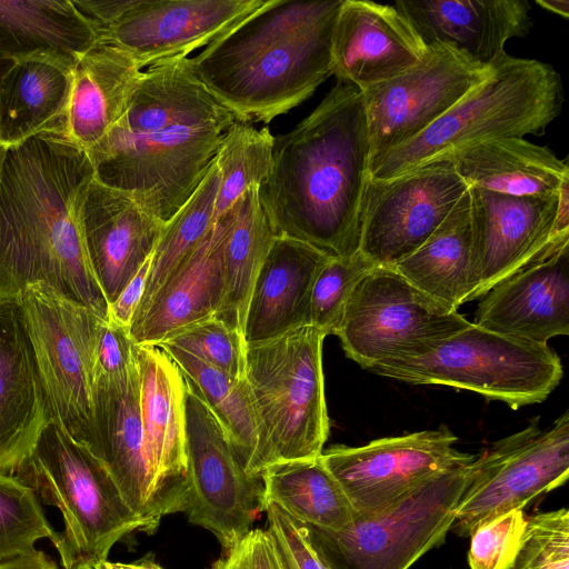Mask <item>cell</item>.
Returning <instances> with one entry per match:
<instances>
[{"label":"cell","mask_w":569,"mask_h":569,"mask_svg":"<svg viewBox=\"0 0 569 569\" xmlns=\"http://www.w3.org/2000/svg\"><path fill=\"white\" fill-rule=\"evenodd\" d=\"M93 569H130V568L128 567V563L112 562V561L106 560V561L97 565Z\"/></svg>","instance_id":"53"},{"label":"cell","mask_w":569,"mask_h":569,"mask_svg":"<svg viewBox=\"0 0 569 569\" xmlns=\"http://www.w3.org/2000/svg\"><path fill=\"white\" fill-rule=\"evenodd\" d=\"M87 153L64 133H42L7 150L0 173V305L44 283L108 322V302L78 218L93 178Z\"/></svg>","instance_id":"2"},{"label":"cell","mask_w":569,"mask_h":569,"mask_svg":"<svg viewBox=\"0 0 569 569\" xmlns=\"http://www.w3.org/2000/svg\"><path fill=\"white\" fill-rule=\"evenodd\" d=\"M138 0H72L74 7L98 29L99 36L121 16L132 8Z\"/></svg>","instance_id":"47"},{"label":"cell","mask_w":569,"mask_h":569,"mask_svg":"<svg viewBox=\"0 0 569 569\" xmlns=\"http://www.w3.org/2000/svg\"><path fill=\"white\" fill-rule=\"evenodd\" d=\"M527 518L513 509L480 523L470 535V569H510L519 551Z\"/></svg>","instance_id":"42"},{"label":"cell","mask_w":569,"mask_h":569,"mask_svg":"<svg viewBox=\"0 0 569 569\" xmlns=\"http://www.w3.org/2000/svg\"><path fill=\"white\" fill-rule=\"evenodd\" d=\"M224 242V295L217 315L243 336L244 316L256 277L277 237L259 197V186L236 200Z\"/></svg>","instance_id":"35"},{"label":"cell","mask_w":569,"mask_h":569,"mask_svg":"<svg viewBox=\"0 0 569 569\" xmlns=\"http://www.w3.org/2000/svg\"><path fill=\"white\" fill-rule=\"evenodd\" d=\"M486 330L547 343L569 335V243L493 284L472 322Z\"/></svg>","instance_id":"21"},{"label":"cell","mask_w":569,"mask_h":569,"mask_svg":"<svg viewBox=\"0 0 569 569\" xmlns=\"http://www.w3.org/2000/svg\"><path fill=\"white\" fill-rule=\"evenodd\" d=\"M80 58L39 52L16 60L1 91L0 143L10 148L42 133L67 134L73 71Z\"/></svg>","instance_id":"28"},{"label":"cell","mask_w":569,"mask_h":569,"mask_svg":"<svg viewBox=\"0 0 569 569\" xmlns=\"http://www.w3.org/2000/svg\"><path fill=\"white\" fill-rule=\"evenodd\" d=\"M369 371L410 385H442L475 391L511 409L541 403L563 376L547 343L502 336L471 325L427 353L379 362Z\"/></svg>","instance_id":"8"},{"label":"cell","mask_w":569,"mask_h":569,"mask_svg":"<svg viewBox=\"0 0 569 569\" xmlns=\"http://www.w3.org/2000/svg\"><path fill=\"white\" fill-rule=\"evenodd\" d=\"M342 0H267L188 63L236 121L269 123L332 74V34Z\"/></svg>","instance_id":"4"},{"label":"cell","mask_w":569,"mask_h":569,"mask_svg":"<svg viewBox=\"0 0 569 569\" xmlns=\"http://www.w3.org/2000/svg\"><path fill=\"white\" fill-rule=\"evenodd\" d=\"M491 73L456 47L427 44L423 58L403 73L361 91L370 161L408 142L455 106Z\"/></svg>","instance_id":"15"},{"label":"cell","mask_w":569,"mask_h":569,"mask_svg":"<svg viewBox=\"0 0 569 569\" xmlns=\"http://www.w3.org/2000/svg\"><path fill=\"white\" fill-rule=\"evenodd\" d=\"M273 140L268 127L258 130L234 121L228 129L216 157L220 183L213 224L247 188L263 183L271 166Z\"/></svg>","instance_id":"37"},{"label":"cell","mask_w":569,"mask_h":569,"mask_svg":"<svg viewBox=\"0 0 569 569\" xmlns=\"http://www.w3.org/2000/svg\"><path fill=\"white\" fill-rule=\"evenodd\" d=\"M510 569H569V510L538 512L526 529Z\"/></svg>","instance_id":"41"},{"label":"cell","mask_w":569,"mask_h":569,"mask_svg":"<svg viewBox=\"0 0 569 569\" xmlns=\"http://www.w3.org/2000/svg\"><path fill=\"white\" fill-rule=\"evenodd\" d=\"M412 286L455 309L475 300L470 191L413 253L393 267Z\"/></svg>","instance_id":"31"},{"label":"cell","mask_w":569,"mask_h":569,"mask_svg":"<svg viewBox=\"0 0 569 569\" xmlns=\"http://www.w3.org/2000/svg\"><path fill=\"white\" fill-rule=\"evenodd\" d=\"M0 569H58L57 562L41 550L0 560Z\"/></svg>","instance_id":"48"},{"label":"cell","mask_w":569,"mask_h":569,"mask_svg":"<svg viewBox=\"0 0 569 569\" xmlns=\"http://www.w3.org/2000/svg\"><path fill=\"white\" fill-rule=\"evenodd\" d=\"M469 188L517 197H556L569 167L553 151L525 138H501L469 147L451 159Z\"/></svg>","instance_id":"30"},{"label":"cell","mask_w":569,"mask_h":569,"mask_svg":"<svg viewBox=\"0 0 569 569\" xmlns=\"http://www.w3.org/2000/svg\"><path fill=\"white\" fill-rule=\"evenodd\" d=\"M144 447L169 515L184 512L186 379L159 346L134 343Z\"/></svg>","instance_id":"22"},{"label":"cell","mask_w":569,"mask_h":569,"mask_svg":"<svg viewBox=\"0 0 569 569\" xmlns=\"http://www.w3.org/2000/svg\"><path fill=\"white\" fill-rule=\"evenodd\" d=\"M50 422L19 307L0 305V473L18 476Z\"/></svg>","instance_id":"25"},{"label":"cell","mask_w":569,"mask_h":569,"mask_svg":"<svg viewBox=\"0 0 569 569\" xmlns=\"http://www.w3.org/2000/svg\"><path fill=\"white\" fill-rule=\"evenodd\" d=\"M427 44L393 4L342 0L332 34V74L363 90L423 58Z\"/></svg>","instance_id":"20"},{"label":"cell","mask_w":569,"mask_h":569,"mask_svg":"<svg viewBox=\"0 0 569 569\" xmlns=\"http://www.w3.org/2000/svg\"><path fill=\"white\" fill-rule=\"evenodd\" d=\"M210 569H284L276 542L267 529H251Z\"/></svg>","instance_id":"45"},{"label":"cell","mask_w":569,"mask_h":569,"mask_svg":"<svg viewBox=\"0 0 569 569\" xmlns=\"http://www.w3.org/2000/svg\"><path fill=\"white\" fill-rule=\"evenodd\" d=\"M230 208L160 287L129 329L137 345H159L177 331L217 317L224 295V242Z\"/></svg>","instance_id":"24"},{"label":"cell","mask_w":569,"mask_h":569,"mask_svg":"<svg viewBox=\"0 0 569 569\" xmlns=\"http://www.w3.org/2000/svg\"><path fill=\"white\" fill-rule=\"evenodd\" d=\"M62 517L52 543L63 569H93L146 521L129 506L102 462L51 421L17 476Z\"/></svg>","instance_id":"6"},{"label":"cell","mask_w":569,"mask_h":569,"mask_svg":"<svg viewBox=\"0 0 569 569\" xmlns=\"http://www.w3.org/2000/svg\"><path fill=\"white\" fill-rule=\"evenodd\" d=\"M236 121L187 57L142 71L126 112L87 156L94 178L168 222L190 199Z\"/></svg>","instance_id":"1"},{"label":"cell","mask_w":569,"mask_h":569,"mask_svg":"<svg viewBox=\"0 0 569 569\" xmlns=\"http://www.w3.org/2000/svg\"><path fill=\"white\" fill-rule=\"evenodd\" d=\"M14 62H16L14 59L0 57V113H1V91H2V84H3V81H4V78H6L7 73L13 67Z\"/></svg>","instance_id":"52"},{"label":"cell","mask_w":569,"mask_h":569,"mask_svg":"<svg viewBox=\"0 0 569 569\" xmlns=\"http://www.w3.org/2000/svg\"><path fill=\"white\" fill-rule=\"evenodd\" d=\"M552 233L555 237L569 236V178L562 182L557 196Z\"/></svg>","instance_id":"49"},{"label":"cell","mask_w":569,"mask_h":569,"mask_svg":"<svg viewBox=\"0 0 569 569\" xmlns=\"http://www.w3.org/2000/svg\"><path fill=\"white\" fill-rule=\"evenodd\" d=\"M569 477V411L540 429L539 417L520 431L496 441L481 453V465L465 491L451 526L470 537L482 522L523 509Z\"/></svg>","instance_id":"13"},{"label":"cell","mask_w":569,"mask_h":569,"mask_svg":"<svg viewBox=\"0 0 569 569\" xmlns=\"http://www.w3.org/2000/svg\"><path fill=\"white\" fill-rule=\"evenodd\" d=\"M158 346L174 360L184 379L211 410L246 472L261 476L260 422L246 378L234 379L173 346Z\"/></svg>","instance_id":"33"},{"label":"cell","mask_w":569,"mask_h":569,"mask_svg":"<svg viewBox=\"0 0 569 569\" xmlns=\"http://www.w3.org/2000/svg\"><path fill=\"white\" fill-rule=\"evenodd\" d=\"M219 183L220 172L214 160L190 199L166 222L152 252L143 295L133 319L146 309L160 287L197 248L213 226Z\"/></svg>","instance_id":"36"},{"label":"cell","mask_w":569,"mask_h":569,"mask_svg":"<svg viewBox=\"0 0 569 569\" xmlns=\"http://www.w3.org/2000/svg\"><path fill=\"white\" fill-rule=\"evenodd\" d=\"M376 267L360 251L350 257L329 258L312 286L310 326L326 337L336 336L351 293Z\"/></svg>","instance_id":"39"},{"label":"cell","mask_w":569,"mask_h":569,"mask_svg":"<svg viewBox=\"0 0 569 569\" xmlns=\"http://www.w3.org/2000/svg\"><path fill=\"white\" fill-rule=\"evenodd\" d=\"M329 258L305 242L274 238L248 301L243 325L246 345L310 326L312 286Z\"/></svg>","instance_id":"27"},{"label":"cell","mask_w":569,"mask_h":569,"mask_svg":"<svg viewBox=\"0 0 569 569\" xmlns=\"http://www.w3.org/2000/svg\"><path fill=\"white\" fill-rule=\"evenodd\" d=\"M134 342L129 330L102 321L92 353V382L118 383L127 381L136 369Z\"/></svg>","instance_id":"43"},{"label":"cell","mask_w":569,"mask_h":569,"mask_svg":"<svg viewBox=\"0 0 569 569\" xmlns=\"http://www.w3.org/2000/svg\"><path fill=\"white\" fill-rule=\"evenodd\" d=\"M480 465L481 455H477L432 477L389 509L357 516L343 529L303 523L310 542L328 569H409L443 543Z\"/></svg>","instance_id":"9"},{"label":"cell","mask_w":569,"mask_h":569,"mask_svg":"<svg viewBox=\"0 0 569 569\" xmlns=\"http://www.w3.org/2000/svg\"><path fill=\"white\" fill-rule=\"evenodd\" d=\"M130 569H163L154 558L152 552L146 553L142 558L128 563Z\"/></svg>","instance_id":"51"},{"label":"cell","mask_w":569,"mask_h":569,"mask_svg":"<svg viewBox=\"0 0 569 569\" xmlns=\"http://www.w3.org/2000/svg\"><path fill=\"white\" fill-rule=\"evenodd\" d=\"M261 479L264 506L273 503L305 525L340 530L358 516L320 456L271 465Z\"/></svg>","instance_id":"34"},{"label":"cell","mask_w":569,"mask_h":569,"mask_svg":"<svg viewBox=\"0 0 569 569\" xmlns=\"http://www.w3.org/2000/svg\"><path fill=\"white\" fill-rule=\"evenodd\" d=\"M468 190L451 160L388 180L369 178L359 251L377 267H393L426 242Z\"/></svg>","instance_id":"16"},{"label":"cell","mask_w":569,"mask_h":569,"mask_svg":"<svg viewBox=\"0 0 569 569\" xmlns=\"http://www.w3.org/2000/svg\"><path fill=\"white\" fill-rule=\"evenodd\" d=\"M490 64V76L423 132L372 159L370 179L388 180L486 141L543 132L561 111L560 74L506 51Z\"/></svg>","instance_id":"5"},{"label":"cell","mask_w":569,"mask_h":569,"mask_svg":"<svg viewBox=\"0 0 569 569\" xmlns=\"http://www.w3.org/2000/svg\"><path fill=\"white\" fill-rule=\"evenodd\" d=\"M7 150H8V148H6L4 146L0 144V173H1V169H2L3 162H4Z\"/></svg>","instance_id":"54"},{"label":"cell","mask_w":569,"mask_h":569,"mask_svg":"<svg viewBox=\"0 0 569 569\" xmlns=\"http://www.w3.org/2000/svg\"><path fill=\"white\" fill-rule=\"evenodd\" d=\"M393 6L426 44L456 47L485 66L505 52L508 40L532 28L526 0H400Z\"/></svg>","instance_id":"26"},{"label":"cell","mask_w":569,"mask_h":569,"mask_svg":"<svg viewBox=\"0 0 569 569\" xmlns=\"http://www.w3.org/2000/svg\"><path fill=\"white\" fill-rule=\"evenodd\" d=\"M326 336L302 326L246 345V380L258 413L263 470L317 458L329 436L322 345Z\"/></svg>","instance_id":"7"},{"label":"cell","mask_w":569,"mask_h":569,"mask_svg":"<svg viewBox=\"0 0 569 569\" xmlns=\"http://www.w3.org/2000/svg\"><path fill=\"white\" fill-rule=\"evenodd\" d=\"M184 450L190 523L209 530L231 549L264 511L261 476L246 472L220 423L186 380Z\"/></svg>","instance_id":"12"},{"label":"cell","mask_w":569,"mask_h":569,"mask_svg":"<svg viewBox=\"0 0 569 569\" xmlns=\"http://www.w3.org/2000/svg\"><path fill=\"white\" fill-rule=\"evenodd\" d=\"M537 4L541 8L551 11L565 19L569 18V1L568 0H537Z\"/></svg>","instance_id":"50"},{"label":"cell","mask_w":569,"mask_h":569,"mask_svg":"<svg viewBox=\"0 0 569 569\" xmlns=\"http://www.w3.org/2000/svg\"><path fill=\"white\" fill-rule=\"evenodd\" d=\"M457 441L458 437L442 425L359 447L332 446L320 458L357 515L371 517L398 503L432 477L477 457L457 450Z\"/></svg>","instance_id":"14"},{"label":"cell","mask_w":569,"mask_h":569,"mask_svg":"<svg viewBox=\"0 0 569 569\" xmlns=\"http://www.w3.org/2000/svg\"><path fill=\"white\" fill-rule=\"evenodd\" d=\"M78 218L89 262L109 306L151 258L166 223L94 176L79 200Z\"/></svg>","instance_id":"19"},{"label":"cell","mask_w":569,"mask_h":569,"mask_svg":"<svg viewBox=\"0 0 569 569\" xmlns=\"http://www.w3.org/2000/svg\"><path fill=\"white\" fill-rule=\"evenodd\" d=\"M142 69L123 50L99 42L83 53L74 71L67 136L86 153L126 112Z\"/></svg>","instance_id":"29"},{"label":"cell","mask_w":569,"mask_h":569,"mask_svg":"<svg viewBox=\"0 0 569 569\" xmlns=\"http://www.w3.org/2000/svg\"><path fill=\"white\" fill-rule=\"evenodd\" d=\"M370 158L361 91L337 81L309 116L274 137L259 197L276 236L330 258L358 252Z\"/></svg>","instance_id":"3"},{"label":"cell","mask_w":569,"mask_h":569,"mask_svg":"<svg viewBox=\"0 0 569 569\" xmlns=\"http://www.w3.org/2000/svg\"><path fill=\"white\" fill-rule=\"evenodd\" d=\"M17 305L51 421L92 452V353L103 320L84 305L41 282L29 284Z\"/></svg>","instance_id":"10"},{"label":"cell","mask_w":569,"mask_h":569,"mask_svg":"<svg viewBox=\"0 0 569 569\" xmlns=\"http://www.w3.org/2000/svg\"><path fill=\"white\" fill-rule=\"evenodd\" d=\"M58 532L48 521L34 490L18 477L0 473V560L36 551V543Z\"/></svg>","instance_id":"38"},{"label":"cell","mask_w":569,"mask_h":569,"mask_svg":"<svg viewBox=\"0 0 569 569\" xmlns=\"http://www.w3.org/2000/svg\"><path fill=\"white\" fill-rule=\"evenodd\" d=\"M271 533L284 569H328L316 553L306 526L273 503L264 506Z\"/></svg>","instance_id":"44"},{"label":"cell","mask_w":569,"mask_h":569,"mask_svg":"<svg viewBox=\"0 0 569 569\" xmlns=\"http://www.w3.org/2000/svg\"><path fill=\"white\" fill-rule=\"evenodd\" d=\"M100 42L97 27L72 0H0V57L39 52L80 58Z\"/></svg>","instance_id":"32"},{"label":"cell","mask_w":569,"mask_h":569,"mask_svg":"<svg viewBox=\"0 0 569 569\" xmlns=\"http://www.w3.org/2000/svg\"><path fill=\"white\" fill-rule=\"evenodd\" d=\"M162 343L179 348L234 379L246 378L243 336L218 317L190 325L159 345Z\"/></svg>","instance_id":"40"},{"label":"cell","mask_w":569,"mask_h":569,"mask_svg":"<svg viewBox=\"0 0 569 569\" xmlns=\"http://www.w3.org/2000/svg\"><path fill=\"white\" fill-rule=\"evenodd\" d=\"M267 0H138L100 42L133 58L140 68L187 57L264 6Z\"/></svg>","instance_id":"17"},{"label":"cell","mask_w":569,"mask_h":569,"mask_svg":"<svg viewBox=\"0 0 569 569\" xmlns=\"http://www.w3.org/2000/svg\"><path fill=\"white\" fill-rule=\"evenodd\" d=\"M93 405L92 453L106 467L129 506L146 521L148 533H153L169 511L144 447L138 367L124 382L93 386Z\"/></svg>","instance_id":"23"},{"label":"cell","mask_w":569,"mask_h":569,"mask_svg":"<svg viewBox=\"0 0 569 569\" xmlns=\"http://www.w3.org/2000/svg\"><path fill=\"white\" fill-rule=\"evenodd\" d=\"M471 325L457 309L422 292L395 269L376 267L355 288L336 336L346 356L368 370L427 353Z\"/></svg>","instance_id":"11"},{"label":"cell","mask_w":569,"mask_h":569,"mask_svg":"<svg viewBox=\"0 0 569 569\" xmlns=\"http://www.w3.org/2000/svg\"><path fill=\"white\" fill-rule=\"evenodd\" d=\"M476 299L529 262L566 243L552 233L556 197H517L469 188Z\"/></svg>","instance_id":"18"},{"label":"cell","mask_w":569,"mask_h":569,"mask_svg":"<svg viewBox=\"0 0 569 569\" xmlns=\"http://www.w3.org/2000/svg\"><path fill=\"white\" fill-rule=\"evenodd\" d=\"M151 258L123 288L117 299L108 306V322L130 329L137 307L142 298Z\"/></svg>","instance_id":"46"}]
</instances>
